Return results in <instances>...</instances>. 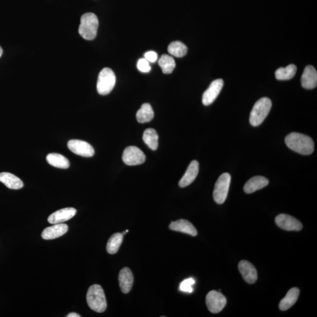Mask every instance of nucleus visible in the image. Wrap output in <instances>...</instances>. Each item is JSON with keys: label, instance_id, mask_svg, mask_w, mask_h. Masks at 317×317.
I'll return each mask as SVG.
<instances>
[{"label": "nucleus", "instance_id": "423d86ee", "mask_svg": "<svg viewBox=\"0 0 317 317\" xmlns=\"http://www.w3.org/2000/svg\"><path fill=\"white\" fill-rule=\"evenodd\" d=\"M231 176L228 173H224L217 180L213 192V198L217 204L224 203L228 197Z\"/></svg>", "mask_w": 317, "mask_h": 317}, {"label": "nucleus", "instance_id": "2eb2a0df", "mask_svg": "<svg viewBox=\"0 0 317 317\" xmlns=\"http://www.w3.org/2000/svg\"><path fill=\"white\" fill-rule=\"evenodd\" d=\"M199 170V164L197 160H193L189 164L187 170L180 179L179 186L180 188H185L194 182Z\"/></svg>", "mask_w": 317, "mask_h": 317}, {"label": "nucleus", "instance_id": "4be33fe9", "mask_svg": "<svg viewBox=\"0 0 317 317\" xmlns=\"http://www.w3.org/2000/svg\"><path fill=\"white\" fill-rule=\"evenodd\" d=\"M47 162L50 165L60 169H68L70 167V161L65 158L59 154H49L46 158Z\"/></svg>", "mask_w": 317, "mask_h": 317}, {"label": "nucleus", "instance_id": "5701e85b", "mask_svg": "<svg viewBox=\"0 0 317 317\" xmlns=\"http://www.w3.org/2000/svg\"><path fill=\"white\" fill-rule=\"evenodd\" d=\"M154 117V112L149 104H143L136 114V119L138 122L141 123L150 122L153 119Z\"/></svg>", "mask_w": 317, "mask_h": 317}, {"label": "nucleus", "instance_id": "39448f33", "mask_svg": "<svg viewBox=\"0 0 317 317\" xmlns=\"http://www.w3.org/2000/svg\"><path fill=\"white\" fill-rule=\"evenodd\" d=\"M116 77L114 71L109 68H105L99 74L96 88L99 94L107 95L112 91L116 85Z\"/></svg>", "mask_w": 317, "mask_h": 317}, {"label": "nucleus", "instance_id": "cd10ccee", "mask_svg": "<svg viewBox=\"0 0 317 317\" xmlns=\"http://www.w3.org/2000/svg\"><path fill=\"white\" fill-rule=\"evenodd\" d=\"M167 50L170 54L176 57L181 58L187 54L188 47L182 42L173 41L170 43Z\"/></svg>", "mask_w": 317, "mask_h": 317}, {"label": "nucleus", "instance_id": "bb28decb", "mask_svg": "<svg viewBox=\"0 0 317 317\" xmlns=\"http://www.w3.org/2000/svg\"><path fill=\"white\" fill-rule=\"evenodd\" d=\"M158 63L162 72L166 74L172 73L176 67L175 61L173 58L166 54L161 55Z\"/></svg>", "mask_w": 317, "mask_h": 317}, {"label": "nucleus", "instance_id": "f8f14e48", "mask_svg": "<svg viewBox=\"0 0 317 317\" xmlns=\"http://www.w3.org/2000/svg\"><path fill=\"white\" fill-rule=\"evenodd\" d=\"M76 213L77 210L73 207L64 208L51 214L48 217V222L52 225L63 223L72 219Z\"/></svg>", "mask_w": 317, "mask_h": 317}, {"label": "nucleus", "instance_id": "f3484780", "mask_svg": "<svg viewBox=\"0 0 317 317\" xmlns=\"http://www.w3.org/2000/svg\"><path fill=\"white\" fill-rule=\"evenodd\" d=\"M119 283L122 293H129L133 284V276L131 270L127 267H124L119 274Z\"/></svg>", "mask_w": 317, "mask_h": 317}, {"label": "nucleus", "instance_id": "412c9836", "mask_svg": "<svg viewBox=\"0 0 317 317\" xmlns=\"http://www.w3.org/2000/svg\"><path fill=\"white\" fill-rule=\"evenodd\" d=\"M300 290L298 288L294 287L290 289L285 297L279 303V309L281 311H286L290 309L297 302Z\"/></svg>", "mask_w": 317, "mask_h": 317}, {"label": "nucleus", "instance_id": "aec40b11", "mask_svg": "<svg viewBox=\"0 0 317 317\" xmlns=\"http://www.w3.org/2000/svg\"><path fill=\"white\" fill-rule=\"evenodd\" d=\"M0 182L8 188L14 190H18L23 188L24 186V183L20 178L9 172L0 173Z\"/></svg>", "mask_w": 317, "mask_h": 317}, {"label": "nucleus", "instance_id": "2f4dec72", "mask_svg": "<svg viewBox=\"0 0 317 317\" xmlns=\"http://www.w3.org/2000/svg\"><path fill=\"white\" fill-rule=\"evenodd\" d=\"M67 317H79L80 316L79 315H78L77 313H71L68 314V315Z\"/></svg>", "mask_w": 317, "mask_h": 317}, {"label": "nucleus", "instance_id": "6ab92c4d", "mask_svg": "<svg viewBox=\"0 0 317 317\" xmlns=\"http://www.w3.org/2000/svg\"><path fill=\"white\" fill-rule=\"evenodd\" d=\"M169 229L172 231L186 233L192 236L198 235L197 229L188 220L180 219L170 224Z\"/></svg>", "mask_w": 317, "mask_h": 317}, {"label": "nucleus", "instance_id": "a878e982", "mask_svg": "<svg viewBox=\"0 0 317 317\" xmlns=\"http://www.w3.org/2000/svg\"><path fill=\"white\" fill-rule=\"evenodd\" d=\"M297 70V67L294 64L289 65L285 68H279L276 71V79L280 80L291 79L296 75Z\"/></svg>", "mask_w": 317, "mask_h": 317}, {"label": "nucleus", "instance_id": "dca6fc26", "mask_svg": "<svg viewBox=\"0 0 317 317\" xmlns=\"http://www.w3.org/2000/svg\"><path fill=\"white\" fill-rule=\"evenodd\" d=\"M301 85L304 88L312 89L315 88L317 85V73L315 68L309 65L304 69Z\"/></svg>", "mask_w": 317, "mask_h": 317}, {"label": "nucleus", "instance_id": "7c9ffc66", "mask_svg": "<svg viewBox=\"0 0 317 317\" xmlns=\"http://www.w3.org/2000/svg\"><path fill=\"white\" fill-rule=\"evenodd\" d=\"M145 58L149 61V63H154L157 60L158 55L157 53L154 51H149L145 53Z\"/></svg>", "mask_w": 317, "mask_h": 317}, {"label": "nucleus", "instance_id": "0eeeda50", "mask_svg": "<svg viewBox=\"0 0 317 317\" xmlns=\"http://www.w3.org/2000/svg\"><path fill=\"white\" fill-rule=\"evenodd\" d=\"M206 303L211 313L216 314L222 312L226 305V298L217 291H211L207 294Z\"/></svg>", "mask_w": 317, "mask_h": 317}, {"label": "nucleus", "instance_id": "f257e3e1", "mask_svg": "<svg viewBox=\"0 0 317 317\" xmlns=\"http://www.w3.org/2000/svg\"><path fill=\"white\" fill-rule=\"evenodd\" d=\"M286 145L292 151L303 155H309L315 150V144L310 136L303 133L293 132L286 136Z\"/></svg>", "mask_w": 317, "mask_h": 317}, {"label": "nucleus", "instance_id": "20e7f679", "mask_svg": "<svg viewBox=\"0 0 317 317\" xmlns=\"http://www.w3.org/2000/svg\"><path fill=\"white\" fill-rule=\"evenodd\" d=\"M272 107L271 100L268 98H262L254 104L250 116V123L253 126L261 125L268 116Z\"/></svg>", "mask_w": 317, "mask_h": 317}, {"label": "nucleus", "instance_id": "9b49d317", "mask_svg": "<svg viewBox=\"0 0 317 317\" xmlns=\"http://www.w3.org/2000/svg\"><path fill=\"white\" fill-rule=\"evenodd\" d=\"M224 85L222 79L214 80L211 83L209 88L204 92L202 97V102L205 106H209L216 100L217 96L221 92Z\"/></svg>", "mask_w": 317, "mask_h": 317}, {"label": "nucleus", "instance_id": "c756f323", "mask_svg": "<svg viewBox=\"0 0 317 317\" xmlns=\"http://www.w3.org/2000/svg\"><path fill=\"white\" fill-rule=\"evenodd\" d=\"M137 68L139 71L144 73L150 72L151 70L149 62L146 60L145 58H141L139 60L137 64Z\"/></svg>", "mask_w": 317, "mask_h": 317}, {"label": "nucleus", "instance_id": "a211bd4d", "mask_svg": "<svg viewBox=\"0 0 317 317\" xmlns=\"http://www.w3.org/2000/svg\"><path fill=\"white\" fill-rule=\"evenodd\" d=\"M269 180L262 176H254L248 180L244 186V191L246 194H252L269 185Z\"/></svg>", "mask_w": 317, "mask_h": 317}, {"label": "nucleus", "instance_id": "b1692460", "mask_svg": "<svg viewBox=\"0 0 317 317\" xmlns=\"http://www.w3.org/2000/svg\"><path fill=\"white\" fill-rule=\"evenodd\" d=\"M143 140L152 150H157L158 147V136L154 129H146L143 135Z\"/></svg>", "mask_w": 317, "mask_h": 317}, {"label": "nucleus", "instance_id": "ddd939ff", "mask_svg": "<svg viewBox=\"0 0 317 317\" xmlns=\"http://www.w3.org/2000/svg\"><path fill=\"white\" fill-rule=\"evenodd\" d=\"M238 270L242 277L248 284H254L257 279V272L252 264L242 260L238 264Z\"/></svg>", "mask_w": 317, "mask_h": 317}, {"label": "nucleus", "instance_id": "473e14b6", "mask_svg": "<svg viewBox=\"0 0 317 317\" xmlns=\"http://www.w3.org/2000/svg\"><path fill=\"white\" fill-rule=\"evenodd\" d=\"M2 52H3L2 49L1 47V46H0V57H1L2 54Z\"/></svg>", "mask_w": 317, "mask_h": 317}, {"label": "nucleus", "instance_id": "f03ea898", "mask_svg": "<svg viewBox=\"0 0 317 317\" xmlns=\"http://www.w3.org/2000/svg\"><path fill=\"white\" fill-rule=\"evenodd\" d=\"M86 301L90 309L96 313H103L107 309V300L103 288L98 284L92 285L89 288Z\"/></svg>", "mask_w": 317, "mask_h": 317}, {"label": "nucleus", "instance_id": "c85d7f7f", "mask_svg": "<svg viewBox=\"0 0 317 317\" xmlns=\"http://www.w3.org/2000/svg\"><path fill=\"white\" fill-rule=\"evenodd\" d=\"M195 283L194 278H189L183 280L180 284L179 289L180 291L186 292V293H192L194 289L192 286Z\"/></svg>", "mask_w": 317, "mask_h": 317}, {"label": "nucleus", "instance_id": "1a4fd4ad", "mask_svg": "<svg viewBox=\"0 0 317 317\" xmlns=\"http://www.w3.org/2000/svg\"><path fill=\"white\" fill-rule=\"evenodd\" d=\"M68 148L74 154L83 157H92L95 154L94 149L91 145L80 140H70L68 142Z\"/></svg>", "mask_w": 317, "mask_h": 317}, {"label": "nucleus", "instance_id": "393cba45", "mask_svg": "<svg viewBox=\"0 0 317 317\" xmlns=\"http://www.w3.org/2000/svg\"><path fill=\"white\" fill-rule=\"evenodd\" d=\"M123 238L122 233H117L112 235L107 244V252L111 254H116L122 243Z\"/></svg>", "mask_w": 317, "mask_h": 317}, {"label": "nucleus", "instance_id": "6e6552de", "mask_svg": "<svg viewBox=\"0 0 317 317\" xmlns=\"http://www.w3.org/2000/svg\"><path fill=\"white\" fill-rule=\"evenodd\" d=\"M123 162L127 165H139L144 163L146 160L145 155L139 148L133 147L126 148L122 155Z\"/></svg>", "mask_w": 317, "mask_h": 317}, {"label": "nucleus", "instance_id": "7ed1b4c3", "mask_svg": "<svg viewBox=\"0 0 317 317\" xmlns=\"http://www.w3.org/2000/svg\"><path fill=\"white\" fill-rule=\"evenodd\" d=\"M99 26V21L96 15L88 12L82 15L80 18L79 33L82 38L86 40L95 39Z\"/></svg>", "mask_w": 317, "mask_h": 317}, {"label": "nucleus", "instance_id": "4468645a", "mask_svg": "<svg viewBox=\"0 0 317 317\" xmlns=\"http://www.w3.org/2000/svg\"><path fill=\"white\" fill-rule=\"evenodd\" d=\"M68 231V226L66 224H54V226L48 227L43 230L42 238L44 240H52L64 235Z\"/></svg>", "mask_w": 317, "mask_h": 317}, {"label": "nucleus", "instance_id": "9d476101", "mask_svg": "<svg viewBox=\"0 0 317 317\" xmlns=\"http://www.w3.org/2000/svg\"><path fill=\"white\" fill-rule=\"evenodd\" d=\"M276 225L287 231H300L303 225L299 220L286 214H280L276 217Z\"/></svg>", "mask_w": 317, "mask_h": 317}]
</instances>
